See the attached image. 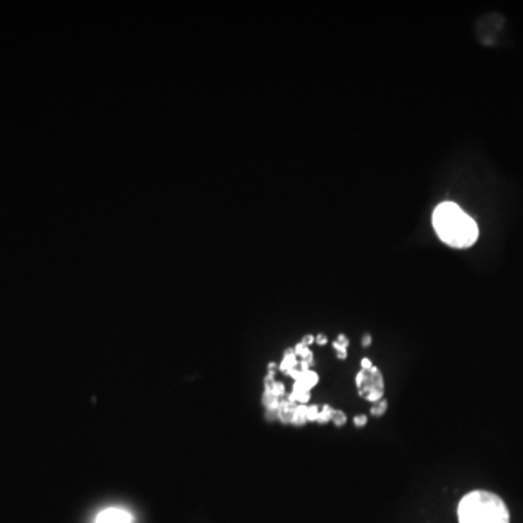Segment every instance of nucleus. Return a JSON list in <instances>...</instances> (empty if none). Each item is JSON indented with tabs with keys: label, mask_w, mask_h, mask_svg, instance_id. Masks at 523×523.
Masks as SVG:
<instances>
[{
	"label": "nucleus",
	"mask_w": 523,
	"mask_h": 523,
	"mask_svg": "<svg viewBox=\"0 0 523 523\" xmlns=\"http://www.w3.org/2000/svg\"><path fill=\"white\" fill-rule=\"evenodd\" d=\"M95 523H133V516L125 509L108 508L99 512Z\"/></svg>",
	"instance_id": "3"
},
{
	"label": "nucleus",
	"mask_w": 523,
	"mask_h": 523,
	"mask_svg": "<svg viewBox=\"0 0 523 523\" xmlns=\"http://www.w3.org/2000/svg\"><path fill=\"white\" fill-rule=\"evenodd\" d=\"M364 367L371 368V364H370V361H368V359H364Z\"/></svg>",
	"instance_id": "5"
},
{
	"label": "nucleus",
	"mask_w": 523,
	"mask_h": 523,
	"mask_svg": "<svg viewBox=\"0 0 523 523\" xmlns=\"http://www.w3.org/2000/svg\"><path fill=\"white\" fill-rule=\"evenodd\" d=\"M433 227L442 242L458 249L473 246L478 239L476 221L454 202H444L433 213Z\"/></svg>",
	"instance_id": "1"
},
{
	"label": "nucleus",
	"mask_w": 523,
	"mask_h": 523,
	"mask_svg": "<svg viewBox=\"0 0 523 523\" xmlns=\"http://www.w3.org/2000/svg\"><path fill=\"white\" fill-rule=\"evenodd\" d=\"M365 422H367V417H356L355 419L356 425H364Z\"/></svg>",
	"instance_id": "4"
},
{
	"label": "nucleus",
	"mask_w": 523,
	"mask_h": 523,
	"mask_svg": "<svg viewBox=\"0 0 523 523\" xmlns=\"http://www.w3.org/2000/svg\"><path fill=\"white\" fill-rule=\"evenodd\" d=\"M460 523H509V510L499 496L490 492L468 493L458 506Z\"/></svg>",
	"instance_id": "2"
}]
</instances>
